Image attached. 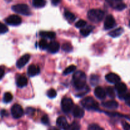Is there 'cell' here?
I'll use <instances>...</instances> for the list:
<instances>
[{
	"mask_svg": "<svg viewBox=\"0 0 130 130\" xmlns=\"http://www.w3.org/2000/svg\"><path fill=\"white\" fill-rule=\"evenodd\" d=\"M50 130H59V129H57V128H51Z\"/></svg>",
	"mask_w": 130,
	"mask_h": 130,
	"instance_id": "7bdbcfd3",
	"label": "cell"
},
{
	"mask_svg": "<svg viewBox=\"0 0 130 130\" xmlns=\"http://www.w3.org/2000/svg\"><path fill=\"white\" fill-rule=\"evenodd\" d=\"M62 0H51V2H52V5L53 6H58L60 3H61Z\"/></svg>",
	"mask_w": 130,
	"mask_h": 130,
	"instance_id": "f35d334b",
	"label": "cell"
},
{
	"mask_svg": "<svg viewBox=\"0 0 130 130\" xmlns=\"http://www.w3.org/2000/svg\"><path fill=\"white\" fill-rule=\"evenodd\" d=\"M39 72H40V69H39V67L38 66L30 65L28 67L27 73L30 77H33V76H36V75H38L39 73Z\"/></svg>",
	"mask_w": 130,
	"mask_h": 130,
	"instance_id": "5bb4252c",
	"label": "cell"
},
{
	"mask_svg": "<svg viewBox=\"0 0 130 130\" xmlns=\"http://www.w3.org/2000/svg\"><path fill=\"white\" fill-rule=\"evenodd\" d=\"M81 126L77 122L74 121L69 126L68 130H80Z\"/></svg>",
	"mask_w": 130,
	"mask_h": 130,
	"instance_id": "f1b7e54d",
	"label": "cell"
},
{
	"mask_svg": "<svg viewBox=\"0 0 130 130\" xmlns=\"http://www.w3.org/2000/svg\"><path fill=\"white\" fill-rule=\"evenodd\" d=\"M107 3H119V2H122L123 0H106Z\"/></svg>",
	"mask_w": 130,
	"mask_h": 130,
	"instance_id": "ab89813d",
	"label": "cell"
},
{
	"mask_svg": "<svg viewBox=\"0 0 130 130\" xmlns=\"http://www.w3.org/2000/svg\"><path fill=\"white\" fill-rule=\"evenodd\" d=\"M5 1L7 3H10L11 1H12V0H5Z\"/></svg>",
	"mask_w": 130,
	"mask_h": 130,
	"instance_id": "ee69618b",
	"label": "cell"
},
{
	"mask_svg": "<svg viewBox=\"0 0 130 130\" xmlns=\"http://www.w3.org/2000/svg\"><path fill=\"white\" fill-rule=\"evenodd\" d=\"M61 107H62V111L66 114H68L70 112H71L74 107V103L72 99L67 97L63 98L61 103Z\"/></svg>",
	"mask_w": 130,
	"mask_h": 130,
	"instance_id": "5b68a950",
	"label": "cell"
},
{
	"mask_svg": "<svg viewBox=\"0 0 130 130\" xmlns=\"http://www.w3.org/2000/svg\"><path fill=\"white\" fill-rule=\"evenodd\" d=\"M48 42H47V41L44 39H41L39 43V48L41 50L46 49L47 47H48Z\"/></svg>",
	"mask_w": 130,
	"mask_h": 130,
	"instance_id": "f546056e",
	"label": "cell"
},
{
	"mask_svg": "<svg viewBox=\"0 0 130 130\" xmlns=\"http://www.w3.org/2000/svg\"><path fill=\"white\" fill-rule=\"evenodd\" d=\"M99 77L97 75H91L90 77V83L92 86H95L99 84Z\"/></svg>",
	"mask_w": 130,
	"mask_h": 130,
	"instance_id": "d4e9b609",
	"label": "cell"
},
{
	"mask_svg": "<svg viewBox=\"0 0 130 130\" xmlns=\"http://www.w3.org/2000/svg\"><path fill=\"white\" fill-rule=\"evenodd\" d=\"M105 79L108 82L112 84H117L120 82L121 78L118 74L115 73H109L106 75Z\"/></svg>",
	"mask_w": 130,
	"mask_h": 130,
	"instance_id": "8fae6325",
	"label": "cell"
},
{
	"mask_svg": "<svg viewBox=\"0 0 130 130\" xmlns=\"http://www.w3.org/2000/svg\"><path fill=\"white\" fill-rule=\"evenodd\" d=\"M81 105L85 109L88 110H98L99 109V103L92 97H86L81 101Z\"/></svg>",
	"mask_w": 130,
	"mask_h": 130,
	"instance_id": "3957f363",
	"label": "cell"
},
{
	"mask_svg": "<svg viewBox=\"0 0 130 130\" xmlns=\"http://www.w3.org/2000/svg\"><path fill=\"white\" fill-rule=\"evenodd\" d=\"M116 20L114 19V17L112 15H109L106 17L104 22V29L105 30H109V29H112L113 27L116 26Z\"/></svg>",
	"mask_w": 130,
	"mask_h": 130,
	"instance_id": "ba28073f",
	"label": "cell"
},
{
	"mask_svg": "<svg viewBox=\"0 0 130 130\" xmlns=\"http://www.w3.org/2000/svg\"><path fill=\"white\" fill-rule=\"evenodd\" d=\"M93 29V26H88L86 28H83V29H81V30H80V33H81L83 36H88L91 32V31H92Z\"/></svg>",
	"mask_w": 130,
	"mask_h": 130,
	"instance_id": "cb8c5ba5",
	"label": "cell"
},
{
	"mask_svg": "<svg viewBox=\"0 0 130 130\" xmlns=\"http://www.w3.org/2000/svg\"><path fill=\"white\" fill-rule=\"evenodd\" d=\"M106 95H107L110 99H114L116 97V94H115V91H114V88H112V87H107L106 88Z\"/></svg>",
	"mask_w": 130,
	"mask_h": 130,
	"instance_id": "484cf974",
	"label": "cell"
},
{
	"mask_svg": "<svg viewBox=\"0 0 130 130\" xmlns=\"http://www.w3.org/2000/svg\"><path fill=\"white\" fill-rule=\"evenodd\" d=\"M121 124H122V126H123L124 130H130L129 124H128L126 121H123L121 122Z\"/></svg>",
	"mask_w": 130,
	"mask_h": 130,
	"instance_id": "8d00e7d4",
	"label": "cell"
},
{
	"mask_svg": "<svg viewBox=\"0 0 130 130\" xmlns=\"http://www.w3.org/2000/svg\"><path fill=\"white\" fill-rule=\"evenodd\" d=\"M105 13L100 9H91L88 12V18L90 21L94 23H98L103 20Z\"/></svg>",
	"mask_w": 130,
	"mask_h": 130,
	"instance_id": "7a4b0ae2",
	"label": "cell"
},
{
	"mask_svg": "<svg viewBox=\"0 0 130 130\" xmlns=\"http://www.w3.org/2000/svg\"><path fill=\"white\" fill-rule=\"evenodd\" d=\"M46 0H32V5L36 8H41L45 6Z\"/></svg>",
	"mask_w": 130,
	"mask_h": 130,
	"instance_id": "7402d4cb",
	"label": "cell"
},
{
	"mask_svg": "<svg viewBox=\"0 0 130 130\" xmlns=\"http://www.w3.org/2000/svg\"><path fill=\"white\" fill-rule=\"evenodd\" d=\"M86 24H87V22L86 21H85L83 20H79L76 23L75 26L77 28H83L86 26Z\"/></svg>",
	"mask_w": 130,
	"mask_h": 130,
	"instance_id": "d6a6232c",
	"label": "cell"
},
{
	"mask_svg": "<svg viewBox=\"0 0 130 130\" xmlns=\"http://www.w3.org/2000/svg\"><path fill=\"white\" fill-rule=\"evenodd\" d=\"M115 88L116 91H118V95H122V94H124L127 93V86L123 83H118L116 84Z\"/></svg>",
	"mask_w": 130,
	"mask_h": 130,
	"instance_id": "e0dca14e",
	"label": "cell"
},
{
	"mask_svg": "<svg viewBox=\"0 0 130 130\" xmlns=\"http://www.w3.org/2000/svg\"><path fill=\"white\" fill-rule=\"evenodd\" d=\"M34 109L32 107H29L26 109V114L27 115H32V114H34Z\"/></svg>",
	"mask_w": 130,
	"mask_h": 130,
	"instance_id": "74e56055",
	"label": "cell"
},
{
	"mask_svg": "<svg viewBox=\"0 0 130 130\" xmlns=\"http://www.w3.org/2000/svg\"><path fill=\"white\" fill-rule=\"evenodd\" d=\"M5 22L7 24L10 25H13V26H16V25H20L22 23V19L17 15H11L8 17L6 19H5Z\"/></svg>",
	"mask_w": 130,
	"mask_h": 130,
	"instance_id": "52a82bcc",
	"label": "cell"
},
{
	"mask_svg": "<svg viewBox=\"0 0 130 130\" xmlns=\"http://www.w3.org/2000/svg\"><path fill=\"white\" fill-rule=\"evenodd\" d=\"M11 10L17 13L29 16L31 15V11L28 5L25 4H17L11 6Z\"/></svg>",
	"mask_w": 130,
	"mask_h": 130,
	"instance_id": "277c9868",
	"label": "cell"
},
{
	"mask_svg": "<svg viewBox=\"0 0 130 130\" xmlns=\"http://www.w3.org/2000/svg\"><path fill=\"white\" fill-rule=\"evenodd\" d=\"M41 123H43V124H46V125L49 124V118H48V117L46 115H44L42 117Z\"/></svg>",
	"mask_w": 130,
	"mask_h": 130,
	"instance_id": "d590c367",
	"label": "cell"
},
{
	"mask_svg": "<svg viewBox=\"0 0 130 130\" xmlns=\"http://www.w3.org/2000/svg\"><path fill=\"white\" fill-rule=\"evenodd\" d=\"M27 77L24 76H19L16 81L17 86L19 88L25 87V86L27 85Z\"/></svg>",
	"mask_w": 130,
	"mask_h": 130,
	"instance_id": "d6986e66",
	"label": "cell"
},
{
	"mask_svg": "<svg viewBox=\"0 0 130 130\" xmlns=\"http://www.w3.org/2000/svg\"><path fill=\"white\" fill-rule=\"evenodd\" d=\"M72 114L74 117L77 118H82L85 115V111L82 108L76 105L72 109Z\"/></svg>",
	"mask_w": 130,
	"mask_h": 130,
	"instance_id": "9a60e30c",
	"label": "cell"
},
{
	"mask_svg": "<svg viewBox=\"0 0 130 130\" xmlns=\"http://www.w3.org/2000/svg\"><path fill=\"white\" fill-rule=\"evenodd\" d=\"M76 69V66H74V65H71V66H70L69 67H67V68L64 70L63 74L66 76V75L72 73V72H74V71Z\"/></svg>",
	"mask_w": 130,
	"mask_h": 130,
	"instance_id": "4316f807",
	"label": "cell"
},
{
	"mask_svg": "<svg viewBox=\"0 0 130 130\" xmlns=\"http://www.w3.org/2000/svg\"><path fill=\"white\" fill-rule=\"evenodd\" d=\"M64 17L68 21L71 22H72L74 21L76 19V17L75 16L74 14L72 13L71 11H67V10L65 11Z\"/></svg>",
	"mask_w": 130,
	"mask_h": 130,
	"instance_id": "603a6c76",
	"label": "cell"
},
{
	"mask_svg": "<svg viewBox=\"0 0 130 130\" xmlns=\"http://www.w3.org/2000/svg\"><path fill=\"white\" fill-rule=\"evenodd\" d=\"M124 32V29L123 28H118V29L113 30L109 32V36H110L112 38H117L118 36H120Z\"/></svg>",
	"mask_w": 130,
	"mask_h": 130,
	"instance_id": "ffe728a7",
	"label": "cell"
},
{
	"mask_svg": "<svg viewBox=\"0 0 130 130\" xmlns=\"http://www.w3.org/2000/svg\"><path fill=\"white\" fill-rule=\"evenodd\" d=\"M57 125L63 130H68L69 126L68 122L64 116H60L59 118H58V119H57Z\"/></svg>",
	"mask_w": 130,
	"mask_h": 130,
	"instance_id": "9c48e42d",
	"label": "cell"
},
{
	"mask_svg": "<svg viewBox=\"0 0 130 130\" xmlns=\"http://www.w3.org/2000/svg\"><path fill=\"white\" fill-rule=\"evenodd\" d=\"M8 31L7 26L4 24L0 22V34H5Z\"/></svg>",
	"mask_w": 130,
	"mask_h": 130,
	"instance_id": "e575fe53",
	"label": "cell"
},
{
	"mask_svg": "<svg viewBox=\"0 0 130 130\" xmlns=\"http://www.w3.org/2000/svg\"><path fill=\"white\" fill-rule=\"evenodd\" d=\"M88 130H104L102 127L96 124H91L88 126Z\"/></svg>",
	"mask_w": 130,
	"mask_h": 130,
	"instance_id": "1f68e13d",
	"label": "cell"
},
{
	"mask_svg": "<svg viewBox=\"0 0 130 130\" xmlns=\"http://www.w3.org/2000/svg\"><path fill=\"white\" fill-rule=\"evenodd\" d=\"M1 116L2 117L6 116H8L7 112H6L5 110H1Z\"/></svg>",
	"mask_w": 130,
	"mask_h": 130,
	"instance_id": "b9f144b4",
	"label": "cell"
},
{
	"mask_svg": "<svg viewBox=\"0 0 130 130\" xmlns=\"http://www.w3.org/2000/svg\"><path fill=\"white\" fill-rule=\"evenodd\" d=\"M72 83L75 88L78 91H82L86 87V76L83 72L81 71L74 72L72 77Z\"/></svg>",
	"mask_w": 130,
	"mask_h": 130,
	"instance_id": "6da1fadb",
	"label": "cell"
},
{
	"mask_svg": "<svg viewBox=\"0 0 130 130\" xmlns=\"http://www.w3.org/2000/svg\"><path fill=\"white\" fill-rule=\"evenodd\" d=\"M47 96L50 98V99H54L57 96V92L54 89H50L47 92Z\"/></svg>",
	"mask_w": 130,
	"mask_h": 130,
	"instance_id": "4dcf8cb0",
	"label": "cell"
},
{
	"mask_svg": "<svg viewBox=\"0 0 130 130\" xmlns=\"http://www.w3.org/2000/svg\"><path fill=\"white\" fill-rule=\"evenodd\" d=\"M102 105L105 108H107L108 109H116L118 107V103L115 100H109V101L103 102L102 103Z\"/></svg>",
	"mask_w": 130,
	"mask_h": 130,
	"instance_id": "4fadbf2b",
	"label": "cell"
},
{
	"mask_svg": "<svg viewBox=\"0 0 130 130\" xmlns=\"http://www.w3.org/2000/svg\"><path fill=\"white\" fill-rule=\"evenodd\" d=\"M30 57V55L29 54H25L24 55H23L22 57H20V58L18 60L17 62V67L19 69H21L23 67H24L29 61Z\"/></svg>",
	"mask_w": 130,
	"mask_h": 130,
	"instance_id": "30bf717a",
	"label": "cell"
},
{
	"mask_svg": "<svg viewBox=\"0 0 130 130\" xmlns=\"http://www.w3.org/2000/svg\"><path fill=\"white\" fill-rule=\"evenodd\" d=\"M11 113L15 119H19L24 115V109L19 104H14L11 109Z\"/></svg>",
	"mask_w": 130,
	"mask_h": 130,
	"instance_id": "8992f818",
	"label": "cell"
},
{
	"mask_svg": "<svg viewBox=\"0 0 130 130\" xmlns=\"http://www.w3.org/2000/svg\"><path fill=\"white\" fill-rule=\"evenodd\" d=\"M4 74H5V71L2 67H0V79L3 78Z\"/></svg>",
	"mask_w": 130,
	"mask_h": 130,
	"instance_id": "60d3db41",
	"label": "cell"
},
{
	"mask_svg": "<svg viewBox=\"0 0 130 130\" xmlns=\"http://www.w3.org/2000/svg\"><path fill=\"white\" fill-rule=\"evenodd\" d=\"M60 48V45L59 43L57 41H52L48 45L47 47V49L49 52L52 53H55L57 52H58V51L59 50Z\"/></svg>",
	"mask_w": 130,
	"mask_h": 130,
	"instance_id": "2e32d148",
	"label": "cell"
},
{
	"mask_svg": "<svg viewBox=\"0 0 130 130\" xmlns=\"http://www.w3.org/2000/svg\"><path fill=\"white\" fill-rule=\"evenodd\" d=\"M13 99V96L11 95V93L10 92H6L5 93V95H4L3 97V101L5 103H9Z\"/></svg>",
	"mask_w": 130,
	"mask_h": 130,
	"instance_id": "83f0119b",
	"label": "cell"
},
{
	"mask_svg": "<svg viewBox=\"0 0 130 130\" xmlns=\"http://www.w3.org/2000/svg\"><path fill=\"white\" fill-rule=\"evenodd\" d=\"M110 7L118 11H123L125 8H126L127 5L123 2L116 3H108Z\"/></svg>",
	"mask_w": 130,
	"mask_h": 130,
	"instance_id": "ac0fdd59",
	"label": "cell"
},
{
	"mask_svg": "<svg viewBox=\"0 0 130 130\" xmlns=\"http://www.w3.org/2000/svg\"><path fill=\"white\" fill-rule=\"evenodd\" d=\"M39 35L43 38H47V39H53L55 37V33L53 32L41 31L39 32Z\"/></svg>",
	"mask_w": 130,
	"mask_h": 130,
	"instance_id": "44dd1931",
	"label": "cell"
},
{
	"mask_svg": "<svg viewBox=\"0 0 130 130\" xmlns=\"http://www.w3.org/2000/svg\"><path fill=\"white\" fill-rule=\"evenodd\" d=\"M62 50H63V51H65V52H71L72 50V46L71 45V44H69V43H64V44L62 45Z\"/></svg>",
	"mask_w": 130,
	"mask_h": 130,
	"instance_id": "836d02e7",
	"label": "cell"
},
{
	"mask_svg": "<svg viewBox=\"0 0 130 130\" xmlns=\"http://www.w3.org/2000/svg\"><path fill=\"white\" fill-rule=\"evenodd\" d=\"M95 95L100 100H104L106 97V93L105 90L100 86H97L94 91Z\"/></svg>",
	"mask_w": 130,
	"mask_h": 130,
	"instance_id": "7c38bea8",
	"label": "cell"
}]
</instances>
